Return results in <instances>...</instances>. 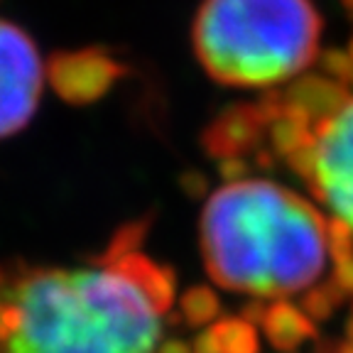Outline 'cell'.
Segmentation results:
<instances>
[{
  "mask_svg": "<svg viewBox=\"0 0 353 353\" xmlns=\"http://www.w3.org/2000/svg\"><path fill=\"white\" fill-rule=\"evenodd\" d=\"M172 294L118 241L86 263L0 270V353H157Z\"/></svg>",
  "mask_w": 353,
  "mask_h": 353,
  "instance_id": "cell-1",
  "label": "cell"
},
{
  "mask_svg": "<svg viewBox=\"0 0 353 353\" xmlns=\"http://www.w3.org/2000/svg\"><path fill=\"white\" fill-rule=\"evenodd\" d=\"M209 275L233 292L285 297L324 272L329 241L314 206L268 179L221 187L201 214Z\"/></svg>",
  "mask_w": 353,
  "mask_h": 353,
  "instance_id": "cell-2",
  "label": "cell"
},
{
  "mask_svg": "<svg viewBox=\"0 0 353 353\" xmlns=\"http://www.w3.org/2000/svg\"><path fill=\"white\" fill-rule=\"evenodd\" d=\"M319 32V15L309 0H204L194 50L216 81L270 86L314 59Z\"/></svg>",
  "mask_w": 353,
  "mask_h": 353,
  "instance_id": "cell-3",
  "label": "cell"
},
{
  "mask_svg": "<svg viewBox=\"0 0 353 353\" xmlns=\"http://www.w3.org/2000/svg\"><path fill=\"white\" fill-rule=\"evenodd\" d=\"M42 94V59L17 25L0 20V138L15 135L34 116Z\"/></svg>",
  "mask_w": 353,
  "mask_h": 353,
  "instance_id": "cell-4",
  "label": "cell"
},
{
  "mask_svg": "<svg viewBox=\"0 0 353 353\" xmlns=\"http://www.w3.org/2000/svg\"><path fill=\"white\" fill-rule=\"evenodd\" d=\"M312 165L321 201L353 231V99L319 130Z\"/></svg>",
  "mask_w": 353,
  "mask_h": 353,
  "instance_id": "cell-5",
  "label": "cell"
},
{
  "mask_svg": "<svg viewBox=\"0 0 353 353\" xmlns=\"http://www.w3.org/2000/svg\"><path fill=\"white\" fill-rule=\"evenodd\" d=\"M194 353H201V351H199V348H194Z\"/></svg>",
  "mask_w": 353,
  "mask_h": 353,
  "instance_id": "cell-6",
  "label": "cell"
}]
</instances>
